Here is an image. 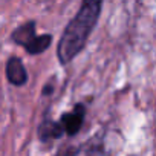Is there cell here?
Segmentation results:
<instances>
[{
  "mask_svg": "<svg viewBox=\"0 0 156 156\" xmlns=\"http://www.w3.org/2000/svg\"><path fill=\"white\" fill-rule=\"evenodd\" d=\"M101 8L103 3L97 2V0L84 2L78 9L76 16L69 22L57 46V57L61 64L70 63L76 55L81 54L92 31L98 23Z\"/></svg>",
  "mask_w": 156,
  "mask_h": 156,
  "instance_id": "obj_1",
  "label": "cell"
},
{
  "mask_svg": "<svg viewBox=\"0 0 156 156\" xmlns=\"http://www.w3.org/2000/svg\"><path fill=\"white\" fill-rule=\"evenodd\" d=\"M84 116H86V107H84V104H81V103L75 104V107H73L70 112L63 113L58 121H60V124H61V127H63L64 135H67V136L76 135L78 132L81 130V127H83Z\"/></svg>",
  "mask_w": 156,
  "mask_h": 156,
  "instance_id": "obj_2",
  "label": "cell"
},
{
  "mask_svg": "<svg viewBox=\"0 0 156 156\" xmlns=\"http://www.w3.org/2000/svg\"><path fill=\"white\" fill-rule=\"evenodd\" d=\"M5 72H6L8 81L12 86L20 87V86H25L28 83V72H26V69L23 66V61L19 57H11L6 61Z\"/></svg>",
  "mask_w": 156,
  "mask_h": 156,
  "instance_id": "obj_3",
  "label": "cell"
},
{
  "mask_svg": "<svg viewBox=\"0 0 156 156\" xmlns=\"http://www.w3.org/2000/svg\"><path fill=\"white\" fill-rule=\"evenodd\" d=\"M64 156H106L103 139L100 136H94L76 148L64 151Z\"/></svg>",
  "mask_w": 156,
  "mask_h": 156,
  "instance_id": "obj_4",
  "label": "cell"
},
{
  "mask_svg": "<svg viewBox=\"0 0 156 156\" xmlns=\"http://www.w3.org/2000/svg\"><path fill=\"white\" fill-rule=\"evenodd\" d=\"M64 135L63 127L60 124V121H52V119H44L43 122H40L38 129H37V136L41 142H49L54 139H60Z\"/></svg>",
  "mask_w": 156,
  "mask_h": 156,
  "instance_id": "obj_5",
  "label": "cell"
},
{
  "mask_svg": "<svg viewBox=\"0 0 156 156\" xmlns=\"http://www.w3.org/2000/svg\"><path fill=\"white\" fill-rule=\"evenodd\" d=\"M35 35H37V34H35V22L31 20V22H26V23L17 26V28L12 31V34H11V40H12L16 44L26 48V46L32 41V38H34Z\"/></svg>",
  "mask_w": 156,
  "mask_h": 156,
  "instance_id": "obj_6",
  "label": "cell"
},
{
  "mask_svg": "<svg viewBox=\"0 0 156 156\" xmlns=\"http://www.w3.org/2000/svg\"><path fill=\"white\" fill-rule=\"evenodd\" d=\"M52 43V35L51 34H41V35H35L32 38V41L25 48L26 52L29 55H37V54H43Z\"/></svg>",
  "mask_w": 156,
  "mask_h": 156,
  "instance_id": "obj_7",
  "label": "cell"
},
{
  "mask_svg": "<svg viewBox=\"0 0 156 156\" xmlns=\"http://www.w3.org/2000/svg\"><path fill=\"white\" fill-rule=\"evenodd\" d=\"M52 90H54V87H52V84H46V86H44V89H43V95H48V94H52Z\"/></svg>",
  "mask_w": 156,
  "mask_h": 156,
  "instance_id": "obj_8",
  "label": "cell"
}]
</instances>
